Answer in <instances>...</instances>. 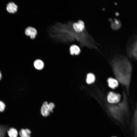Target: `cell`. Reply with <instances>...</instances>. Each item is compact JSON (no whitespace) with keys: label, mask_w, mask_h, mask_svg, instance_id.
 Instances as JSON below:
<instances>
[{"label":"cell","mask_w":137,"mask_h":137,"mask_svg":"<svg viewBox=\"0 0 137 137\" xmlns=\"http://www.w3.org/2000/svg\"><path fill=\"white\" fill-rule=\"evenodd\" d=\"M110 65L115 79L125 88L128 94L132 72L131 63L127 58L121 56L114 58Z\"/></svg>","instance_id":"cell-1"},{"label":"cell","mask_w":137,"mask_h":137,"mask_svg":"<svg viewBox=\"0 0 137 137\" xmlns=\"http://www.w3.org/2000/svg\"><path fill=\"white\" fill-rule=\"evenodd\" d=\"M55 107V105L53 102L48 104L47 101L44 102L41 108V114L44 116L48 115L50 113L53 112V109Z\"/></svg>","instance_id":"cell-2"},{"label":"cell","mask_w":137,"mask_h":137,"mask_svg":"<svg viewBox=\"0 0 137 137\" xmlns=\"http://www.w3.org/2000/svg\"><path fill=\"white\" fill-rule=\"evenodd\" d=\"M121 98V95L119 93L110 91L108 93L107 99L109 103L115 104L118 103L120 101Z\"/></svg>","instance_id":"cell-3"},{"label":"cell","mask_w":137,"mask_h":137,"mask_svg":"<svg viewBox=\"0 0 137 137\" xmlns=\"http://www.w3.org/2000/svg\"><path fill=\"white\" fill-rule=\"evenodd\" d=\"M72 27L73 30L77 33H82L86 30L84 23L80 20L73 22Z\"/></svg>","instance_id":"cell-4"},{"label":"cell","mask_w":137,"mask_h":137,"mask_svg":"<svg viewBox=\"0 0 137 137\" xmlns=\"http://www.w3.org/2000/svg\"><path fill=\"white\" fill-rule=\"evenodd\" d=\"M37 33L36 29L35 28L30 26L27 27L24 30L25 35L29 37L31 39H34L36 38Z\"/></svg>","instance_id":"cell-5"},{"label":"cell","mask_w":137,"mask_h":137,"mask_svg":"<svg viewBox=\"0 0 137 137\" xmlns=\"http://www.w3.org/2000/svg\"><path fill=\"white\" fill-rule=\"evenodd\" d=\"M69 50L70 54L73 56L78 55L79 54L80 52L79 47L75 44L71 45L69 47Z\"/></svg>","instance_id":"cell-6"},{"label":"cell","mask_w":137,"mask_h":137,"mask_svg":"<svg viewBox=\"0 0 137 137\" xmlns=\"http://www.w3.org/2000/svg\"><path fill=\"white\" fill-rule=\"evenodd\" d=\"M109 87L112 89H114L118 85L119 82L116 79L112 77L109 78L107 79Z\"/></svg>","instance_id":"cell-7"},{"label":"cell","mask_w":137,"mask_h":137,"mask_svg":"<svg viewBox=\"0 0 137 137\" xmlns=\"http://www.w3.org/2000/svg\"><path fill=\"white\" fill-rule=\"evenodd\" d=\"M17 6L12 2H10L7 4L6 9L10 13H13L16 12L18 9Z\"/></svg>","instance_id":"cell-8"},{"label":"cell","mask_w":137,"mask_h":137,"mask_svg":"<svg viewBox=\"0 0 137 137\" xmlns=\"http://www.w3.org/2000/svg\"><path fill=\"white\" fill-rule=\"evenodd\" d=\"M33 65L36 69L41 70L43 68L44 64L43 61L41 60L37 59L34 61L33 62Z\"/></svg>","instance_id":"cell-9"},{"label":"cell","mask_w":137,"mask_h":137,"mask_svg":"<svg viewBox=\"0 0 137 137\" xmlns=\"http://www.w3.org/2000/svg\"><path fill=\"white\" fill-rule=\"evenodd\" d=\"M129 53L131 56L137 60V40L134 43Z\"/></svg>","instance_id":"cell-10"},{"label":"cell","mask_w":137,"mask_h":137,"mask_svg":"<svg viewBox=\"0 0 137 137\" xmlns=\"http://www.w3.org/2000/svg\"><path fill=\"white\" fill-rule=\"evenodd\" d=\"M30 131L28 128L21 129L19 133L20 137H30Z\"/></svg>","instance_id":"cell-11"},{"label":"cell","mask_w":137,"mask_h":137,"mask_svg":"<svg viewBox=\"0 0 137 137\" xmlns=\"http://www.w3.org/2000/svg\"><path fill=\"white\" fill-rule=\"evenodd\" d=\"M95 80L94 75L92 73H88L86 76V81L88 84H90L94 83Z\"/></svg>","instance_id":"cell-12"},{"label":"cell","mask_w":137,"mask_h":137,"mask_svg":"<svg viewBox=\"0 0 137 137\" xmlns=\"http://www.w3.org/2000/svg\"><path fill=\"white\" fill-rule=\"evenodd\" d=\"M7 133L9 137H17L19 134L17 130L13 128H10L7 130Z\"/></svg>","instance_id":"cell-13"},{"label":"cell","mask_w":137,"mask_h":137,"mask_svg":"<svg viewBox=\"0 0 137 137\" xmlns=\"http://www.w3.org/2000/svg\"><path fill=\"white\" fill-rule=\"evenodd\" d=\"M9 128L7 126L0 125V137H5Z\"/></svg>","instance_id":"cell-14"},{"label":"cell","mask_w":137,"mask_h":137,"mask_svg":"<svg viewBox=\"0 0 137 137\" xmlns=\"http://www.w3.org/2000/svg\"><path fill=\"white\" fill-rule=\"evenodd\" d=\"M121 24L120 21L117 19H115L114 21L112 22L111 26L112 28L116 30L119 28Z\"/></svg>","instance_id":"cell-15"},{"label":"cell","mask_w":137,"mask_h":137,"mask_svg":"<svg viewBox=\"0 0 137 137\" xmlns=\"http://www.w3.org/2000/svg\"><path fill=\"white\" fill-rule=\"evenodd\" d=\"M6 107L5 104L2 101L0 100V112H2L5 110Z\"/></svg>","instance_id":"cell-16"},{"label":"cell","mask_w":137,"mask_h":137,"mask_svg":"<svg viewBox=\"0 0 137 137\" xmlns=\"http://www.w3.org/2000/svg\"><path fill=\"white\" fill-rule=\"evenodd\" d=\"M2 78V75L1 74V73L0 71V80H1Z\"/></svg>","instance_id":"cell-17"},{"label":"cell","mask_w":137,"mask_h":137,"mask_svg":"<svg viewBox=\"0 0 137 137\" xmlns=\"http://www.w3.org/2000/svg\"></svg>","instance_id":"cell-18"}]
</instances>
